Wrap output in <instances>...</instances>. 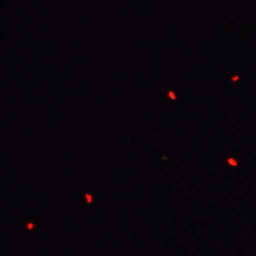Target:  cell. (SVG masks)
I'll use <instances>...</instances> for the list:
<instances>
[]
</instances>
